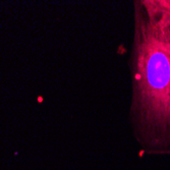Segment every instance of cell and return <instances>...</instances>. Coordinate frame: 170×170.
Returning a JSON list of instances; mask_svg holds the SVG:
<instances>
[{
    "label": "cell",
    "instance_id": "1",
    "mask_svg": "<svg viewBox=\"0 0 170 170\" xmlns=\"http://www.w3.org/2000/svg\"><path fill=\"white\" fill-rule=\"evenodd\" d=\"M147 77L150 86L155 90H162L170 81V62L163 52H155L147 63Z\"/></svg>",
    "mask_w": 170,
    "mask_h": 170
}]
</instances>
